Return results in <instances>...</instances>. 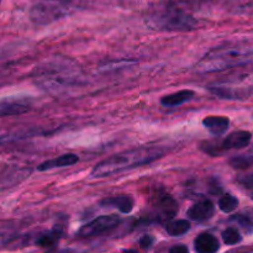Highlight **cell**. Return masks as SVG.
Wrapping results in <instances>:
<instances>
[{"mask_svg": "<svg viewBox=\"0 0 253 253\" xmlns=\"http://www.w3.org/2000/svg\"><path fill=\"white\" fill-rule=\"evenodd\" d=\"M120 217L115 214L101 215L96 219L91 220L88 224L82 226L78 231V236L81 237H93L96 235L104 234V232L113 230L114 227L120 224Z\"/></svg>", "mask_w": 253, "mask_h": 253, "instance_id": "obj_7", "label": "cell"}, {"mask_svg": "<svg viewBox=\"0 0 253 253\" xmlns=\"http://www.w3.org/2000/svg\"><path fill=\"white\" fill-rule=\"evenodd\" d=\"M237 207H239V199L230 193L222 195L219 199V209L225 214L232 212Z\"/></svg>", "mask_w": 253, "mask_h": 253, "instance_id": "obj_18", "label": "cell"}, {"mask_svg": "<svg viewBox=\"0 0 253 253\" xmlns=\"http://www.w3.org/2000/svg\"><path fill=\"white\" fill-rule=\"evenodd\" d=\"M251 140L252 133L250 131H235L221 141L204 142L202 145V150L208 155L216 157L227 151L241 150V148L247 147L251 143Z\"/></svg>", "mask_w": 253, "mask_h": 253, "instance_id": "obj_5", "label": "cell"}, {"mask_svg": "<svg viewBox=\"0 0 253 253\" xmlns=\"http://www.w3.org/2000/svg\"><path fill=\"white\" fill-rule=\"evenodd\" d=\"M63 232L59 227H54L51 231H47L44 234H42L41 236L37 237L36 245L40 247H52L59 241V239L62 237Z\"/></svg>", "mask_w": 253, "mask_h": 253, "instance_id": "obj_16", "label": "cell"}, {"mask_svg": "<svg viewBox=\"0 0 253 253\" xmlns=\"http://www.w3.org/2000/svg\"><path fill=\"white\" fill-rule=\"evenodd\" d=\"M251 199L253 200V193H252V194H251Z\"/></svg>", "mask_w": 253, "mask_h": 253, "instance_id": "obj_26", "label": "cell"}, {"mask_svg": "<svg viewBox=\"0 0 253 253\" xmlns=\"http://www.w3.org/2000/svg\"><path fill=\"white\" fill-rule=\"evenodd\" d=\"M251 155L253 156V147H252V151H251Z\"/></svg>", "mask_w": 253, "mask_h": 253, "instance_id": "obj_27", "label": "cell"}, {"mask_svg": "<svg viewBox=\"0 0 253 253\" xmlns=\"http://www.w3.org/2000/svg\"><path fill=\"white\" fill-rule=\"evenodd\" d=\"M177 203L169 195H158L153 203V214L158 221H168L177 214Z\"/></svg>", "mask_w": 253, "mask_h": 253, "instance_id": "obj_8", "label": "cell"}, {"mask_svg": "<svg viewBox=\"0 0 253 253\" xmlns=\"http://www.w3.org/2000/svg\"><path fill=\"white\" fill-rule=\"evenodd\" d=\"M203 125L205 126L210 133L214 136L224 135L230 126L229 118L225 116H207L203 120Z\"/></svg>", "mask_w": 253, "mask_h": 253, "instance_id": "obj_14", "label": "cell"}, {"mask_svg": "<svg viewBox=\"0 0 253 253\" xmlns=\"http://www.w3.org/2000/svg\"><path fill=\"white\" fill-rule=\"evenodd\" d=\"M100 204L105 208H116L123 214H130L135 207V200L130 195H116L101 200Z\"/></svg>", "mask_w": 253, "mask_h": 253, "instance_id": "obj_12", "label": "cell"}, {"mask_svg": "<svg viewBox=\"0 0 253 253\" xmlns=\"http://www.w3.org/2000/svg\"><path fill=\"white\" fill-rule=\"evenodd\" d=\"M67 12L63 0H42L35 4L30 11L31 20L37 25H47L61 19Z\"/></svg>", "mask_w": 253, "mask_h": 253, "instance_id": "obj_6", "label": "cell"}, {"mask_svg": "<svg viewBox=\"0 0 253 253\" xmlns=\"http://www.w3.org/2000/svg\"><path fill=\"white\" fill-rule=\"evenodd\" d=\"M215 214V205L211 200L204 199L195 203L189 210L187 215L193 221H207L211 219Z\"/></svg>", "mask_w": 253, "mask_h": 253, "instance_id": "obj_10", "label": "cell"}, {"mask_svg": "<svg viewBox=\"0 0 253 253\" xmlns=\"http://www.w3.org/2000/svg\"><path fill=\"white\" fill-rule=\"evenodd\" d=\"M153 244H155V239L151 235H145L140 239V245L142 249H150Z\"/></svg>", "mask_w": 253, "mask_h": 253, "instance_id": "obj_22", "label": "cell"}, {"mask_svg": "<svg viewBox=\"0 0 253 253\" xmlns=\"http://www.w3.org/2000/svg\"><path fill=\"white\" fill-rule=\"evenodd\" d=\"M163 156H165V151L162 148L150 147V146L124 151L99 162L91 170V177L105 178L116 173H123L132 168L150 165L162 158Z\"/></svg>", "mask_w": 253, "mask_h": 253, "instance_id": "obj_2", "label": "cell"}, {"mask_svg": "<svg viewBox=\"0 0 253 253\" xmlns=\"http://www.w3.org/2000/svg\"><path fill=\"white\" fill-rule=\"evenodd\" d=\"M169 253H189L188 249L183 245H175L169 250Z\"/></svg>", "mask_w": 253, "mask_h": 253, "instance_id": "obj_24", "label": "cell"}, {"mask_svg": "<svg viewBox=\"0 0 253 253\" xmlns=\"http://www.w3.org/2000/svg\"><path fill=\"white\" fill-rule=\"evenodd\" d=\"M253 57V49L237 46L217 47L208 52L195 66L198 73H215L249 63Z\"/></svg>", "mask_w": 253, "mask_h": 253, "instance_id": "obj_3", "label": "cell"}, {"mask_svg": "<svg viewBox=\"0 0 253 253\" xmlns=\"http://www.w3.org/2000/svg\"><path fill=\"white\" fill-rule=\"evenodd\" d=\"M39 86L51 94H61L83 84L84 76L76 61L63 56L48 57L34 72Z\"/></svg>", "mask_w": 253, "mask_h": 253, "instance_id": "obj_1", "label": "cell"}, {"mask_svg": "<svg viewBox=\"0 0 253 253\" xmlns=\"http://www.w3.org/2000/svg\"><path fill=\"white\" fill-rule=\"evenodd\" d=\"M194 249L197 253H216L220 249V244L214 235L203 232L195 239Z\"/></svg>", "mask_w": 253, "mask_h": 253, "instance_id": "obj_13", "label": "cell"}, {"mask_svg": "<svg viewBox=\"0 0 253 253\" xmlns=\"http://www.w3.org/2000/svg\"><path fill=\"white\" fill-rule=\"evenodd\" d=\"M190 230V222L188 220H172L166 224V231L169 236L177 237L187 234Z\"/></svg>", "mask_w": 253, "mask_h": 253, "instance_id": "obj_17", "label": "cell"}, {"mask_svg": "<svg viewBox=\"0 0 253 253\" xmlns=\"http://www.w3.org/2000/svg\"><path fill=\"white\" fill-rule=\"evenodd\" d=\"M232 221L237 222L242 229L246 230L247 232L252 234L253 232V220L250 219L249 216H245V215H234L231 217Z\"/></svg>", "mask_w": 253, "mask_h": 253, "instance_id": "obj_21", "label": "cell"}, {"mask_svg": "<svg viewBox=\"0 0 253 253\" xmlns=\"http://www.w3.org/2000/svg\"><path fill=\"white\" fill-rule=\"evenodd\" d=\"M231 166L234 168H247L253 163V156H237L230 161Z\"/></svg>", "mask_w": 253, "mask_h": 253, "instance_id": "obj_20", "label": "cell"}, {"mask_svg": "<svg viewBox=\"0 0 253 253\" xmlns=\"http://www.w3.org/2000/svg\"><path fill=\"white\" fill-rule=\"evenodd\" d=\"M79 157L74 153H66L59 157L53 158V160H47L42 162L41 165L37 167V170L40 172H46V170L56 169V168H63V167H71L78 163Z\"/></svg>", "mask_w": 253, "mask_h": 253, "instance_id": "obj_11", "label": "cell"}, {"mask_svg": "<svg viewBox=\"0 0 253 253\" xmlns=\"http://www.w3.org/2000/svg\"><path fill=\"white\" fill-rule=\"evenodd\" d=\"M31 109V103L26 99L4 98L0 104V116H14L27 113Z\"/></svg>", "mask_w": 253, "mask_h": 253, "instance_id": "obj_9", "label": "cell"}, {"mask_svg": "<svg viewBox=\"0 0 253 253\" xmlns=\"http://www.w3.org/2000/svg\"><path fill=\"white\" fill-rule=\"evenodd\" d=\"M194 91L188 90V89H183V90L175 91L173 94H168L161 99V103L165 106H178L182 104L187 103V101L192 100L194 98Z\"/></svg>", "mask_w": 253, "mask_h": 253, "instance_id": "obj_15", "label": "cell"}, {"mask_svg": "<svg viewBox=\"0 0 253 253\" xmlns=\"http://www.w3.org/2000/svg\"><path fill=\"white\" fill-rule=\"evenodd\" d=\"M148 25L161 31H189L198 26V20L175 5L158 6L148 16Z\"/></svg>", "mask_w": 253, "mask_h": 253, "instance_id": "obj_4", "label": "cell"}, {"mask_svg": "<svg viewBox=\"0 0 253 253\" xmlns=\"http://www.w3.org/2000/svg\"><path fill=\"white\" fill-rule=\"evenodd\" d=\"M239 183L241 185H244L245 188H253V173L252 174L245 175V177L240 178Z\"/></svg>", "mask_w": 253, "mask_h": 253, "instance_id": "obj_23", "label": "cell"}, {"mask_svg": "<svg viewBox=\"0 0 253 253\" xmlns=\"http://www.w3.org/2000/svg\"><path fill=\"white\" fill-rule=\"evenodd\" d=\"M247 253H253V251H251V252H247Z\"/></svg>", "mask_w": 253, "mask_h": 253, "instance_id": "obj_28", "label": "cell"}, {"mask_svg": "<svg viewBox=\"0 0 253 253\" xmlns=\"http://www.w3.org/2000/svg\"><path fill=\"white\" fill-rule=\"evenodd\" d=\"M221 237L225 244L229 245V246H234V245L240 244L242 241L241 234L239 232V230L234 229V227H229V229L224 230Z\"/></svg>", "mask_w": 253, "mask_h": 253, "instance_id": "obj_19", "label": "cell"}, {"mask_svg": "<svg viewBox=\"0 0 253 253\" xmlns=\"http://www.w3.org/2000/svg\"><path fill=\"white\" fill-rule=\"evenodd\" d=\"M123 253H138V252L135 251V250H127V251H124Z\"/></svg>", "mask_w": 253, "mask_h": 253, "instance_id": "obj_25", "label": "cell"}]
</instances>
